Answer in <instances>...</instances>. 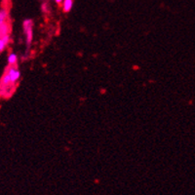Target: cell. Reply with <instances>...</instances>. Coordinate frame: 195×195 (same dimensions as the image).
<instances>
[{"mask_svg":"<svg viewBox=\"0 0 195 195\" xmlns=\"http://www.w3.org/2000/svg\"><path fill=\"white\" fill-rule=\"evenodd\" d=\"M73 4H74L73 0H64V2L62 4L64 13H70L73 7Z\"/></svg>","mask_w":195,"mask_h":195,"instance_id":"obj_4","label":"cell"},{"mask_svg":"<svg viewBox=\"0 0 195 195\" xmlns=\"http://www.w3.org/2000/svg\"><path fill=\"white\" fill-rule=\"evenodd\" d=\"M41 9L44 13H47L48 11H49V8H48V4L47 3H43L42 4V6H41Z\"/></svg>","mask_w":195,"mask_h":195,"instance_id":"obj_8","label":"cell"},{"mask_svg":"<svg viewBox=\"0 0 195 195\" xmlns=\"http://www.w3.org/2000/svg\"><path fill=\"white\" fill-rule=\"evenodd\" d=\"M8 66H16L18 65V56L16 53H10L7 58Z\"/></svg>","mask_w":195,"mask_h":195,"instance_id":"obj_6","label":"cell"},{"mask_svg":"<svg viewBox=\"0 0 195 195\" xmlns=\"http://www.w3.org/2000/svg\"><path fill=\"white\" fill-rule=\"evenodd\" d=\"M9 18V13L6 9H0V26L7 22V20Z\"/></svg>","mask_w":195,"mask_h":195,"instance_id":"obj_7","label":"cell"},{"mask_svg":"<svg viewBox=\"0 0 195 195\" xmlns=\"http://www.w3.org/2000/svg\"><path fill=\"white\" fill-rule=\"evenodd\" d=\"M11 42V35L8 34L6 36L0 37V53L3 52V51L6 49V47Z\"/></svg>","mask_w":195,"mask_h":195,"instance_id":"obj_3","label":"cell"},{"mask_svg":"<svg viewBox=\"0 0 195 195\" xmlns=\"http://www.w3.org/2000/svg\"><path fill=\"white\" fill-rule=\"evenodd\" d=\"M10 32H11V27L8 22H5V24L0 26V37L6 36L8 34H10Z\"/></svg>","mask_w":195,"mask_h":195,"instance_id":"obj_5","label":"cell"},{"mask_svg":"<svg viewBox=\"0 0 195 195\" xmlns=\"http://www.w3.org/2000/svg\"><path fill=\"white\" fill-rule=\"evenodd\" d=\"M33 26H34V22L31 19H26L22 22V31H24L26 44L27 48H30L33 42V37H34Z\"/></svg>","mask_w":195,"mask_h":195,"instance_id":"obj_1","label":"cell"},{"mask_svg":"<svg viewBox=\"0 0 195 195\" xmlns=\"http://www.w3.org/2000/svg\"><path fill=\"white\" fill-rule=\"evenodd\" d=\"M54 1H55L56 4L61 5V4H62V2H64V0H54Z\"/></svg>","mask_w":195,"mask_h":195,"instance_id":"obj_9","label":"cell"},{"mask_svg":"<svg viewBox=\"0 0 195 195\" xmlns=\"http://www.w3.org/2000/svg\"><path fill=\"white\" fill-rule=\"evenodd\" d=\"M6 71L8 72L10 79H11V83H12L13 86H16L18 84L19 80L21 78V70H19L18 65L16 66H8L6 68Z\"/></svg>","mask_w":195,"mask_h":195,"instance_id":"obj_2","label":"cell"}]
</instances>
